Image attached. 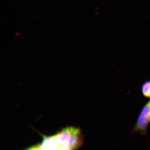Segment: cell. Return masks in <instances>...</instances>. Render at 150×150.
<instances>
[{
  "label": "cell",
  "instance_id": "cell-1",
  "mask_svg": "<svg viewBox=\"0 0 150 150\" xmlns=\"http://www.w3.org/2000/svg\"><path fill=\"white\" fill-rule=\"evenodd\" d=\"M40 143L28 150H76L82 146L83 136L79 128L69 126L50 136L42 135Z\"/></svg>",
  "mask_w": 150,
  "mask_h": 150
},
{
  "label": "cell",
  "instance_id": "cell-2",
  "mask_svg": "<svg viewBox=\"0 0 150 150\" xmlns=\"http://www.w3.org/2000/svg\"><path fill=\"white\" fill-rule=\"evenodd\" d=\"M150 122V100L143 108L138 118L134 130L144 135L146 133L147 128Z\"/></svg>",
  "mask_w": 150,
  "mask_h": 150
},
{
  "label": "cell",
  "instance_id": "cell-3",
  "mask_svg": "<svg viewBox=\"0 0 150 150\" xmlns=\"http://www.w3.org/2000/svg\"><path fill=\"white\" fill-rule=\"evenodd\" d=\"M142 91L146 97H150V81L146 82L143 85Z\"/></svg>",
  "mask_w": 150,
  "mask_h": 150
}]
</instances>
